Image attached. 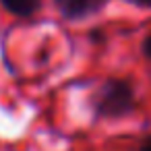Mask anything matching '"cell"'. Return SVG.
<instances>
[{"label": "cell", "instance_id": "cell-1", "mask_svg": "<svg viewBox=\"0 0 151 151\" xmlns=\"http://www.w3.org/2000/svg\"><path fill=\"white\" fill-rule=\"evenodd\" d=\"M95 118H122L134 110V89L124 79H106L91 95Z\"/></svg>", "mask_w": 151, "mask_h": 151}, {"label": "cell", "instance_id": "cell-2", "mask_svg": "<svg viewBox=\"0 0 151 151\" xmlns=\"http://www.w3.org/2000/svg\"><path fill=\"white\" fill-rule=\"evenodd\" d=\"M58 13L66 21H81L106 6V0H54Z\"/></svg>", "mask_w": 151, "mask_h": 151}, {"label": "cell", "instance_id": "cell-3", "mask_svg": "<svg viewBox=\"0 0 151 151\" xmlns=\"http://www.w3.org/2000/svg\"><path fill=\"white\" fill-rule=\"evenodd\" d=\"M0 4H2L11 15L25 19V17L35 15L42 9V0H0Z\"/></svg>", "mask_w": 151, "mask_h": 151}, {"label": "cell", "instance_id": "cell-4", "mask_svg": "<svg viewBox=\"0 0 151 151\" xmlns=\"http://www.w3.org/2000/svg\"><path fill=\"white\" fill-rule=\"evenodd\" d=\"M143 54L151 60V33L145 37V42H143Z\"/></svg>", "mask_w": 151, "mask_h": 151}, {"label": "cell", "instance_id": "cell-5", "mask_svg": "<svg viewBox=\"0 0 151 151\" xmlns=\"http://www.w3.org/2000/svg\"><path fill=\"white\" fill-rule=\"evenodd\" d=\"M139 151H151V134L141 143V147H139Z\"/></svg>", "mask_w": 151, "mask_h": 151}, {"label": "cell", "instance_id": "cell-6", "mask_svg": "<svg viewBox=\"0 0 151 151\" xmlns=\"http://www.w3.org/2000/svg\"><path fill=\"white\" fill-rule=\"evenodd\" d=\"M101 35H104V33H101L99 29H93V31H91V42H101V40H104Z\"/></svg>", "mask_w": 151, "mask_h": 151}, {"label": "cell", "instance_id": "cell-7", "mask_svg": "<svg viewBox=\"0 0 151 151\" xmlns=\"http://www.w3.org/2000/svg\"><path fill=\"white\" fill-rule=\"evenodd\" d=\"M141 6H151V0H137Z\"/></svg>", "mask_w": 151, "mask_h": 151}]
</instances>
